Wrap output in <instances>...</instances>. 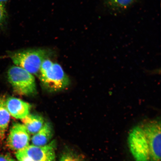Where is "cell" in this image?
Masks as SVG:
<instances>
[{
  "label": "cell",
  "instance_id": "52a82bcc",
  "mask_svg": "<svg viewBox=\"0 0 161 161\" xmlns=\"http://www.w3.org/2000/svg\"><path fill=\"white\" fill-rule=\"evenodd\" d=\"M6 105L10 115L21 120L30 114L31 108V104L28 103L14 97L6 99Z\"/></svg>",
  "mask_w": 161,
  "mask_h": 161
},
{
  "label": "cell",
  "instance_id": "8fae6325",
  "mask_svg": "<svg viewBox=\"0 0 161 161\" xmlns=\"http://www.w3.org/2000/svg\"><path fill=\"white\" fill-rule=\"evenodd\" d=\"M11 115L6 105L4 97H0V134L3 135L7 129L10 122Z\"/></svg>",
  "mask_w": 161,
  "mask_h": 161
},
{
  "label": "cell",
  "instance_id": "ba28073f",
  "mask_svg": "<svg viewBox=\"0 0 161 161\" xmlns=\"http://www.w3.org/2000/svg\"><path fill=\"white\" fill-rule=\"evenodd\" d=\"M53 134V128L51 124L49 122L45 123L41 129L32 137L31 145L36 146L46 145L50 142Z\"/></svg>",
  "mask_w": 161,
  "mask_h": 161
},
{
  "label": "cell",
  "instance_id": "9c48e42d",
  "mask_svg": "<svg viewBox=\"0 0 161 161\" xmlns=\"http://www.w3.org/2000/svg\"><path fill=\"white\" fill-rule=\"evenodd\" d=\"M138 0H103V4L106 9L114 13H119L130 8Z\"/></svg>",
  "mask_w": 161,
  "mask_h": 161
},
{
  "label": "cell",
  "instance_id": "7a4b0ae2",
  "mask_svg": "<svg viewBox=\"0 0 161 161\" xmlns=\"http://www.w3.org/2000/svg\"><path fill=\"white\" fill-rule=\"evenodd\" d=\"M51 54L50 50L43 49L19 50L8 53L16 66L36 75L39 72L42 62Z\"/></svg>",
  "mask_w": 161,
  "mask_h": 161
},
{
  "label": "cell",
  "instance_id": "277c9868",
  "mask_svg": "<svg viewBox=\"0 0 161 161\" xmlns=\"http://www.w3.org/2000/svg\"><path fill=\"white\" fill-rule=\"evenodd\" d=\"M40 79L46 89L52 92L65 89L69 85L70 82L69 77L61 66L57 63H53L51 69Z\"/></svg>",
  "mask_w": 161,
  "mask_h": 161
},
{
  "label": "cell",
  "instance_id": "30bf717a",
  "mask_svg": "<svg viewBox=\"0 0 161 161\" xmlns=\"http://www.w3.org/2000/svg\"><path fill=\"white\" fill-rule=\"evenodd\" d=\"M21 120L29 134L33 135L41 129L45 123L43 118L36 114H29Z\"/></svg>",
  "mask_w": 161,
  "mask_h": 161
},
{
  "label": "cell",
  "instance_id": "9a60e30c",
  "mask_svg": "<svg viewBox=\"0 0 161 161\" xmlns=\"http://www.w3.org/2000/svg\"><path fill=\"white\" fill-rule=\"evenodd\" d=\"M60 161H77V158L69 154H64L60 159Z\"/></svg>",
  "mask_w": 161,
  "mask_h": 161
},
{
  "label": "cell",
  "instance_id": "6da1fadb",
  "mask_svg": "<svg viewBox=\"0 0 161 161\" xmlns=\"http://www.w3.org/2000/svg\"><path fill=\"white\" fill-rule=\"evenodd\" d=\"M128 142L136 161H160V121L149 120L135 127L129 135Z\"/></svg>",
  "mask_w": 161,
  "mask_h": 161
},
{
  "label": "cell",
  "instance_id": "4fadbf2b",
  "mask_svg": "<svg viewBox=\"0 0 161 161\" xmlns=\"http://www.w3.org/2000/svg\"><path fill=\"white\" fill-rule=\"evenodd\" d=\"M8 15L4 5L0 3V30L3 31L7 25Z\"/></svg>",
  "mask_w": 161,
  "mask_h": 161
},
{
  "label": "cell",
  "instance_id": "3957f363",
  "mask_svg": "<svg viewBox=\"0 0 161 161\" xmlns=\"http://www.w3.org/2000/svg\"><path fill=\"white\" fill-rule=\"evenodd\" d=\"M8 78L15 92L20 95L32 96L37 92L35 77L23 68L11 66L8 71Z\"/></svg>",
  "mask_w": 161,
  "mask_h": 161
},
{
  "label": "cell",
  "instance_id": "ac0fdd59",
  "mask_svg": "<svg viewBox=\"0 0 161 161\" xmlns=\"http://www.w3.org/2000/svg\"><path fill=\"white\" fill-rule=\"evenodd\" d=\"M77 161H84L83 160L81 159L80 158H77Z\"/></svg>",
  "mask_w": 161,
  "mask_h": 161
},
{
  "label": "cell",
  "instance_id": "7c38bea8",
  "mask_svg": "<svg viewBox=\"0 0 161 161\" xmlns=\"http://www.w3.org/2000/svg\"><path fill=\"white\" fill-rule=\"evenodd\" d=\"M53 63L50 60L47 59L44 60L40 66L39 70V78H41L45 76L51 69Z\"/></svg>",
  "mask_w": 161,
  "mask_h": 161
},
{
  "label": "cell",
  "instance_id": "e0dca14e",
  "mask_svg": "<svg viewBox=\"0 0 161 161\" xmlns=\"http://www.w3.org/2000/svg\"><path fill=\"white\" fill-rule=\"evenodd\" d=\"M9 0H0V3L4 5L5 3H7Z\"/></svg>",
  "mask_w": 161,
  "mask_h": 161
},
{
  "label": "cell",
  "instance_id": "5bb4252c",
  "mask_svg": "<svg viewBox=\"0 0 161 161\" xmlns=\"http://www.w3.org/2000/svg\"><path fill=\"white\" fill-rule=\"evenodd\" d=\"M15 156L18 161H32L23 150L16 152Z\"/></svg>",
  "mask_w": 161,
  "mask_h": 161
},
{
  "label": "cell",
  "instance_id": "5b68a950",
  "mask_svg": "<svg viewBox=\"0 0 161 161\" xmlns=\"http://www.w3.org/2000/svg\"><path fill=\"white\" fill-rule=\"evenodd\" d=\"M30 135L22 124L14 123L10 129L7 144L12 150L17 152L30 145Z\"/></svg>",
  "mask_w": 161,
  "mask_h": 161
},
{
  "label": "cell",
  "instance_id": "8992f818",
  "mask_svg": "<svg viewBox=\"0 0 161 161\" xmlns=\"http://www.w3.org/2000/svg\"><path fill=\"white\" fill-rule=\"evenodd\" d=\"M55 140L43 146L29 145L24 152L32 161H56Z\"/></svg>",
  "mask_w": 161,
  "mask_h": 161
},
{
  "label": "cell",
  "instance_id": "2e32d148",
  "mask_svg": "<svg viewBox=\"0 0 161 161\" xmlns=\"http://www.w3.org/2000/svg\"><path fill=\"white\" fill-rule=\"evenodd\" d=\"M0 161H16L11 156L7 155L0 154Z\"/></svg>",
  "mask_w": 161,
  "mask_h": 161
}]
</instances>
